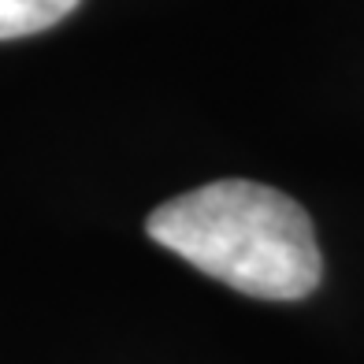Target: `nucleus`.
Returning <instances> with one entry per match:
<instances>
[{
	"mask_svg": "<svg viewBox=\"0 0 364 364\" xmlns=\"http://www.w3.org/2000/svg\"><path fill=\"white\" fill-rule=\"evenodd\" d=\"M149 238L230 290L297 301L320 287V245L294 197L250 178H223L160 205Z\"/></svg>",
	"mask_w": 364,
	"mask_h": 364,
	"instance_id": "nucleus-1",
	"label": "nucleus"
},
{
	"mask_svg": "<svg viewBox=\"0 0 364 364\" xmlns=\"http://www.w3.org/2000/svg\"><path fill=\"white\" fill-rule=\"evenodd\" d=\"M75 8L78 0H0V41L41 34Z\"/></svg>",
	"mask_w": 364,
	"mask_h": 364,
	"instance_id": "nucleus-2",
	"label": "nucleus"
}]
</instances>
